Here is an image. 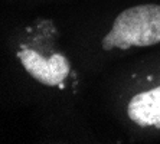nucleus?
Here are the masks:
<instances>
[{
	"label": "nucleus",
	"mask_w": 160,
	"mask_h": 144,
	"mask_svg": "<svg viewBox=\"0 0 160 144\" xmlns=\"http://www.w3.org/2000/svg\"><path fill=\"white\" fill-rule=\"evenodd\" d=\"M127 114L137 126H153L160 130V87L134 95L128 102Z\"/></svg>",
	"instance_id": "7ed1b4c3"
},
{
	"label": "nucleus",
	"mask_w": 160,
	"mask_h": 144,
	"mask_svg": "<svg viewBox=\"0 0 160 144\" xmlns=\"http://www.w3.org/2000/svg\"><path fill=\"white\" fill-rule=\"evenodd\" d=\"M160 42V6L138 4L121 12L102 41V48L128 49L152 46Z\"/></svg>",
	"instance_id": "f257e3e1"
},
{
	"label": "nucleus",
	"mask_w": 160,
	"mask_h": 144,
	"mask_svg": "<svg viewBox=\"0 0 160 144\" xmlns=\"http://www.w3.org/2000/svg\"><path fill=\"white\" fill-rule=\"evenodd\" d=\"M18 58L30 77L48 87L59 85L69 74V61L61 53L46 59L32 49H23L18 53Z\"/></svg>",
	"instance_id": "f03ea898"
}]
</instances>
